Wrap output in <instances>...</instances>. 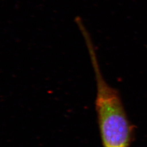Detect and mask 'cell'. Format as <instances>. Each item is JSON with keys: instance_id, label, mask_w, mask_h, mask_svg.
<instances>
[{"instance_id": "obj_1", "label": "cell", "mask_w": 147, "mask_h": 147, "mask_svg": "<svg viewBox=\"0 0 147 147\" xmlns=\"http://www.w3.org/2000/svg\"><path fill=\"white\" fill-rule=\"evenodd\" d=\"M96 95L95 108L103 147H130L132 127L119 93L104 79L95 52L90 53Z\"/></svg>"}]
</instances>
